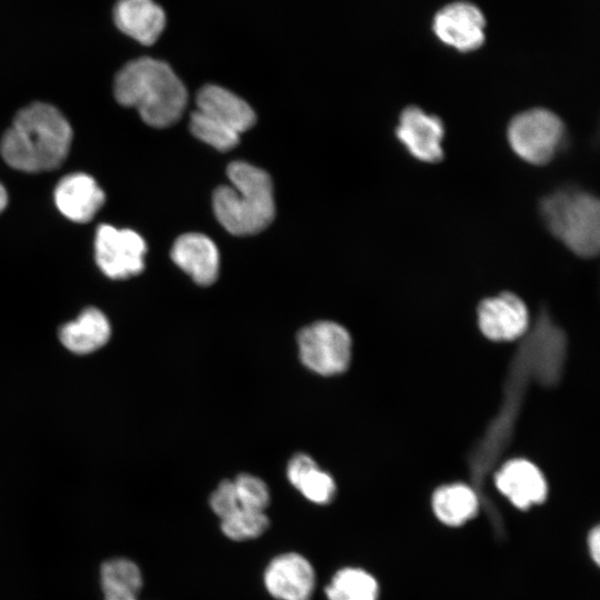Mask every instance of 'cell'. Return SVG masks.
I'll use <instances>...</instances> for the list:
<instances>
[{
  "label": "cell",
  "mask_w": 600,
  "mask_h": 600,
  "mask_svg": "<svg viewBox=\"0 0 600 600\" xmlns=\"http://www.w3.org/2000/svg\"><path fill=\"white\" fill-rule=\"evenodd\" d=\"M72 129L53 106L34 102L21 109L0 142L3 160L13 169L40 172L58 168L67 158Z\"/></svg>",
  "instance_id": "cell-1"
},
{
  "label": "cell",
  "mask_w": 600,
  "mask_h": 600,
  "mask_svg": "<svg viewBox=\"0 0 600 600\" xmlns=\"http://www.w3.org/2000/svg\"><path fill=\"white\" fill-rule=\"evenodd\" d=\"M113 91L120 104L136 108L156 128L178 121L188 101L187 89L171 67L150 57L127 62L114 77Z\"/></svg>",
  "instance_id": "cell-2"
},
{
  "label": "cell",
  "mask_w": 600,
  "mask_h": 600,
  "mask_svg": "<svg viewBox=\"0 0 600 600\" xmlns=\"http://www.w3.org/2000/svg\"><path fill=\"white\" fill-rule=\"evenodd\" d=\"M231 186H221L212 197L213 211L232 234L247 236L267 228L274 217V199L269 174L243 161L227 169Z\"/></svg>",
  "instance_id": "cell-3"
},
{
  "label": "cell",
  "mask_w": 600,
  "mask_h": 600,
  "mask_svg": "<svg viewBox=\"0 0 600 600\" xmlns=\"http://www.w3.org/2000/svg\"><path fill=\"white\" fill-rule=\"evenodd\" d=\"M540 216L550 233L570 251L591 258L600 247V204L590 192L566 188L544 197Z\"/></svg>",
  "instance_id": "cell-4"
},
{
  "label": "cell",
  "mask_w": 600,
  "mask_h": 600,
  "mask_svg": "<svg viewBox=\"0 0 600 600\" xmlns=\"http://www.w3.org/2000/svg\"><path fill=\"white\" fill-rule=\"evenodd\" d=\"M191 114L193 136L220 151L236 147L240 134L256 122L252 108L236 93L216 84L202 87Z\"/></svg>",
  "instance_id": "cell-5"
},
{
  "label": "cell",
  "mask_w": 600,
  "mask_h": 600,
  "mask_svg": "<svg viewBox=\"0 0 600 600\" xmlns=\"http://www.w3.org/2000/svg\"><path fill=\"white\" fill-rule=\"evenodd\" d=\"M566 127L561 118L546 108H532L514 116L507 128L512 151L523 161L547 164L561 148Z\"/></svg>",
  "instance_id": "cell-6"
},
{
  "label": "cell",
  "mask_w": 600,
  "mask_h": 600,
  "mask_svg": "<svg viewBox=\"0 0 600 600\" xmlns=\"http://www.w3.org/2000/svg\"><path fill=\"white\" fill-rule=\"evenodd\" d=\"M298 348L302 363L321 376L339 374L350 363V334L333 321H317L301 329Z\"/></svg>",
  "instance_id": "cell-7"
},
{
  "label": "cell",
  "mask_w": 600,
  "mask_h": 600,
  "mask_svg": "<svg viewBox=\"0 0 600 600\" xmlns=\"http://www.w3.org/2000/svg\"><path fill=\"white\" fill-rule=\"evenodd\" d=\"M147 246L142 237L130 229L101 224L97 229L94 256L100 270L111 279H127L144 269Z\"/></svg>",
  "instance_id": "cell-8"
},
{
  "label": "cell",
  "mask_w": 600,
  "mask_h": 600,
  "mask_svg": "<svg viewBox=\"0 0 600 600\" xmlns=\"http://www.w3.org/2000/svg\"><path fill=\"white\" fill-rule=\"evenodd\" d=\"M432 31L449 48L468 53L486 41L487 19L473 2L457 0L441 7L432 18Z\"/></svg>",
  "instance_id": "cell-9"
},
{
  "label": "cell",
  "mask_w": 600,
  "mask_h": 600,
  "mask_svg": "<svg viewBox=\"0 0 600 600\" xmlns=\"http://www.w3.org/2000/svg\"><path fill=\"white\" fill-rule=\"evenodd\" d=\"M396 136L407 151L421 162L437 163L444 157L442 120L417 106H408L401 111Z\"/></svg>",
  "instance_id": "cell-10"
},
{
  "label": "cell",
  "mask_w": 600,
  "mask_h": 600,
  "mask_svg": "<svg viewBox=\"0 0 600 600\" xmlns=\"http://www.w3.org/2000/svg\"><path fill=\"white\" fill-rule=\"evenodd\" d=\"M264 586L278 600H310L316 573L301 554L289 552L276 557L264 571Z\"/></svg>",
  "instance_id": "cell-11"
},
{
  "label": "cell",
  "mask_w": 600,
  "mask_h": 600,
  "mask_svg": "<svg viewBox=\"0 0 600 600\" xmlns=\"http://www.w3.org/2000/svg\"><path fill=\"white\" fill-rule=\"evenodd\" d=\"M481 332L494 341H511L521 337L529 323L523 301L512 292L484 299L478 308Z\"/></svg>",
  "instance_id": "cell-12"
},
{
  "label": "cell",
  "mask_w": 600,
  "mask_h": 600,
  "mask_svg": "<svg viewBox=\"0 0 600 600\" xmlns=\"http://www.w3.org/2000/svg\"><path fill=\"white\" fill-rule=\"evenodd\" d=\"M494 480L498 490L519 509H527L546 499V479L541 471L528 460L508 461L498 471Z\"/></svg>",
  "instance_id": "cell-13"
},
{
  "label": "cell",
  "mask_w": 600,
  "mask_h": 600,
  "mask_svg": "<svg viewBox=\"0 0 600 600\" xmlns=\"http://www.w3.org/2000/svg\"><path fill=\"white\" fill-rule=\"evenodd\" d=\"M104 199V192L96 180L81 172L66 176L54 189V202L59 211L79 223L90 221Z\"/></svg>",
  "instance_id": "cell-14"
},
{
  "label": "cell",
  "mask_w": 600,
  "mask_h": 600,
  "mask_svg": "<svg viewBox=\"0 0 600 600\" xmlns=\"http://www.w3.org/2000/svg\"><path fill=\"white\" fill-rule=\"evenodd\" d=\"M112 19L119 31L143 46L153 44L166 26V13L153 0H117Z\"/></svg>",
  "instance_id": "cell-15"
},
{
  "label": "cell",
  "mask_w": 600,
  "mask_h": 600,
  "mask_svg": "<svg viewBox=\"0 0 600 600\" xmlns=\"http://www.w3.org/2000/svg\"><path fill=\"white\" fill-rule=\"evenodd\" d=\"M172 261L194 282L209 286L219 273V251L213 241L201 233L180 236L171 249Z\"/></svg>",
  "instance_id": "cell-16"
},
{
  "label": "cell",
  "mask_w": 600,
  "mask_h": 600,
  "mask_svg": "<svg viewBox=\"0 0 600 600\" xmlns=\"http://www.w3.org/2000/svg\"><path fill=\"white\" fill-rule=\"evenodd\" d=\"M111 337L108 317L98 308L89 307L77 319L59 329L62 346L76 354H89L101 349Z\"/></svg>",
  "instance_id": "cell-17"
},
{
  "label": "cell",
  "mask_w": 600,
  "mask_h": 600,
  "mask_svg": "<svg viewBox=\"0 0 600 600\" xmlns=\"http://www.w3.org/2000/svg\"><path fill=\"white\" fill-rule=\"evenodd\" d=\"M287 476L290 483L314 503L326 504L334 498L333 478L306 453H298L290 459Z\"/></svg>",
  "instance_id": "cell-18"
},
{
  "label": "cell",
  "mask_w": 600,
  "mask_h": 600,
  "mask_svg": "<svg viewBox=\"0 0 600 600\" xmlns=\"http://www.w3.org/2000/svg\"><path fill=\"white\" fill-rule=\"evenodd\" d=\"M476 492L462 483L440 487L432 497L436 517L444 524L458 527L472 519L478 511Z\"/></svg>",
  "instance_id": "cell-19"
},
{
  "label": "cell",
  "mask_w": 600,
  "mask_h": 600,
  "mask_svg": "<svg viewBox=\"0 0 600 600\" xmlns=\"http://www.w3.org/2000/svg\"><path fill=\"white\" fill-rule=\"evenodd\" d=\"M104 600H138L142 588L139 567L128 559H112L101 567Z\"/></svg>",
  "instance_id": "cell-20"
},
{
  "label": "cell",
  "mask_w": 600,
  "mask_h": 600,
  "mask_svg": "<svg viewBox=\"0 0 600 600\" xmlns=\"http://www.w3.org/2000/svg\"><path fill=\"white\" fill-rule=\"evenodd\" d=\"M328 600H378L377 580L359 568L339 570L326 588Z\"/></svg>",
  "instance_id": "cell-21"
},
{
  "label": "cell",
  "mask_w": 600,
  "mask_h": 600,
  "mask_svg": "<svg viewBox=\"0 0 600 600\" xmlns=\"http://www.w3.org/2000/svg\"><path fill=\"white\" fill-rule=\"evenodd\" d=\"M269 526V518L263 511L243 508L221 520L223 534L234 541L256 539L264 533Z\"/></svg>",
  "instance_id": "cell-22"
},
{
  "label": "cell",
  "mask_w": 600,
  "mask_h": 600,
  "mask_svg": "<svg viewBox=\"0 0 600 600\" xmlns=\"http://www.w3.org/2000/svg\"><path fill=\"white\" fill-rule=\"evenodd\" d=\"M241 508L263 511L270 503L267 484L258 477L242 473L233 480Z\"/></svg>",
  "instance_id": "cell-23"
},
{
  "label": "cell",
  "mask_w": 600,
  "mask_h": 600,
  "mask_svg": "<svg viewBox=\"0 0 600 600\" xmlns=\"http://www.w3.org/2000/svg\"><path fill=\"white\" fill-rule=\"evenodd\" d=\"M212 511L222 520L241 508L233 481L223 480L209 499Z\"/></svg>",
  "instance_id": "cell-24"
},
{
  "label": "cell",
  "mask_w": 600,
  "mask_h": 600,
  "mask_svg": "<svg viewBox=\"0 0 600 600\" xmlns=\"http://www.w3.org/2000/svg\"><path fill=\"white\" fill-rule=\"evenodd\" d=\"M590 554L596 563H599V557H600V532L599 528H594L590 536L588 541Z\"/></svg>",
  "instance_id": "cell-25"
},
{
  "label": "cell",
  "mask_w": 600,
  "mask_h": 600,
  "mask_svg": "<svg viewBox=\"0 0 600 600\" xmlns=\"http://www.w3.org/2000/svg\"><path fill=\"white\" fill-rule=\"evenodd\" d=\"M8 202L7 191L3 186L0 183V213L4 210Z\"/></svg>",
  "instance_id": "cell-26"
}]
</instances>
